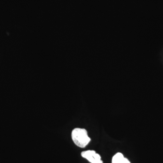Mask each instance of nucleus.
<instances>
[{
    "instance_id": "nucleus-1",
    "label": "nucleus",
    "mask_w": 163,
    "mask_h": 163,
    "mask_svg": "<svg viewBox=\"0 0 163 163\" xmlns=\"http://www.w3.org/2000/svg\"><path fill=\"white\" fill-rule=\"evenodd\" d=\"M72 139L77 147L84 148L90 143L91 139L87 131L83 128H76L72 131Z\"/></svg>"
},
{
    "instance_id": "nucleus-2",
    "label": "nucleus",
    "mask_w": 163,
    "mask_h": 163,
    "mask_svg": "<svg viewBox=\"0 0 163 163\" xmlns=\"http://www.w3.org/2000/svg\"><path fill=\"white\" fill-rule=\"evenodd\" d=\"M81 155L90 163H103L101 155L94 150L83 151Z\"/></svg>"
},
{
    "instance_id": "nucleus-3",
    "label": "nucleus",
    "mask_w": 163,
    "mask_h": 163,
    "mask_svg": "<svg viewBox=\"0 0 163 163\" xmlns=\"http://www.w3.org/2000/svg\"><path fill=\"white\" fill-rule=\"evenodd\" d=\"M112 163H131L127 158L124 156L121 152H118L115 154L112 159Z\"/></svg>"
}]
</instances>
